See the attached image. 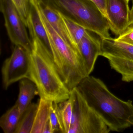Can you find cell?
<instances>
[{
	"mask_svg": "<svg viewBox=\"0 0 133 133\" xmlns=\"http://www.w3.org/2000/svg\"><path fill=\"white\" fill-rule=\"evenodd\" d=\"M76 88L110 131L120 132L133 127L131 100L119 98L102 80L90 75L84 78Z\"/></svg>",
	"mask_w": 133,
	"mask_h": 133,
	"instance_id": "obj_1",
	"label": "cell"
},
{
	"mask_svg": "<svg viewBox=\"0 0 133 133\" xmlns=\"http://www.w3.org/2000/svg\"><path fill=\"white\" fill-rule=\"evenodd\" d=\"M31 40L29 78L36 85L40 98L58 103L67 100L71 91L61 78L52 55L38 39Z\"/></svg>",
	"mask_w": 133,
	"mask_h": 133,
	"instance_id": "obj_2",
	"label": "cell"
},
{
	"mask_svg": "<svg viewBox=\"0 0 133 133\" xmlns=\"http://www.w3.org/2000/svg\"><path fill=\"white\" fill-rule=\"evenodd\" d=\"M38 2L36 5L49 36L53 59L61 78L71 91L89 76L84 61L78 50L65 42L51 26Z\"/></svg>",
	"mask_w": 133,
	"mask_h": 133,
	"instance_id": "obj_3",
	"label": "cell"
},
{
	"mask_svg": "<svg viewBox=\"0 0 133 133\" xmlns=\"http://www.w3.org/2000/svg\"><path fill=\"white\" fill-rule=\"evenodd\" d=\"M61 15L98 35L100 38H111L104 15L91 0H40Z\"/></svg>",
	"mask_w": 133,
	"mask_h": 133,
	"instance_id": "obj_4",
	"label": "cell"
},
{
	"mask_svg": "<svg viewBox=\"0 0 133 133\" xmlns=\"http://www.w3.org/2000/svg\"><path fill=\"white\" fill-rule=\"evenodd\" d=\"M72 118L68 133H108L110 131L75 87L71 91Z\"/></svg>",
	"mask_w": 133,
	"mask_h": 133,
	"instance_id": "obj_5",
	"label": "cell"
},
{
	"mask_svg": "<svg viewBox=\"0 0 133 133\" xmlns=\"http://www.w3.org/2000/svg\"><path fill=\"white\" fill-rule=\"evenodd\" d=\"M101 42L100 56L106 58L111 68L121 75L122 81H133V45L112 38L101 39Z\"/></svg>",
	"mask_w": 133,
	"mask_h": 133,
	"instance_id": "obj_6",
	"label": "cell"
},
{
	"mask_svg": "<svg viewBox=\"0 0 133 133\" xmlns=\"http://www.w3.org/2000/svg\"><path fill=\"white\" fill-rule=\"evenodd\" d=\"M0 10L3 15L5 26L11 42L30 53L33 44L21 16L12 0H0Z\"/></svg>",
	"mask_w": 133,
	"mask_h": 133,
	"instance_id": "obj_7",
	"label": "cell"
},
{
	"mask_svg": "<svg viewBox=\"0 0 133 133\" xmlns=\"http://www.w3.org/2000/svg\"><path fill=\"white\" fill-rule=\"evenodd\" d=\"M30 52L21 46L15 45L10 57L4 62L1 70L3 86L7 90L12 84L29 78Z\"/></svg>",
	"mask_w": 133,
	"mask_h": 133,
	"instance_id": "obj_8",
	"label": "cell"
},
{
	"mask_svg": "<svg viewBox=\"0 0 133 133\" xmlns=\"http://www.w3.org/2000/svg\"><path fill=\"white\" fill-rule=\"evenodd\" d=\"M128 0H105L106 17L109 29L118 36L129 27Z\"/></svg>",
	"mask_w": 133,
	"mask_h": 133,
	"instance_id": "obj_9",
	"label": "cell"
},
{
	"mask_svg": "<svg viewBox=\"0 0 133 133\" xmlns=\"http://www.w3.org/2000/svg\"><path fill=\"white\" fill-rule=\"evenodd\" d=\"M77 47L89 75L93 71L98 57L101 56V39L95 38L89 32L77 44Z\"/></svg>",
	"mask_w": 133,
	"mask_h": 133,
	"instance_id": "obj_10",
	"label": "cell"
},
{
	"mask_svg": "<svg viewBox=\"0 0 133 133\" xmlns=\"http://www.w3.org/2000/svg\"><path fill=\"white\" fill-rule=\"evenodd\" d=\"M36 2H33V6L27 21V27L28 29L31 39L34 38L38 39L45 46L52 56L49 36L39 16L36 5Z\"/></svg>",
	"mask_w": 133,
	"mask_h": 133,
	"instance_id": "obj_11",
	"label": "cell"
},
{
	"mask_svg": "<svg viewBox=\"0 0 133 133\" xmlns=\"http://www.w3.org/2000/svg\"><path fill=\"white\" fill-rule=\"evenodd\" d=\"M38 4L45 17L57 33L65 42L77 50L62 15L45 5L40 0Z\"/></svg>",
	"mask_w": 133,
	"mask_h": 133,
	"instance_id": "obj_12",
	"label": "cell"
},
{
	"mask_svg": "<svg viewBox=\"0 0 133 133\" xmlns=\"http://www.w3.org/2000/svg\"><path fill=\"white\" fill-rule=\"evenodd\" d=\"M19 86V95L15 104L18 107L22 115L32 103V100L36 95H38L39 92L36 84L29 78L21 80Z\"/></svg>",
	"mask_w": 133,
	"mask_h": 133,
	"instance_id": "obj_13",
	"label": "cell"
},
{
	"mask_svg": "<svg viewBox=\"0 0 133 133\" xmlns=\"http://www.w3.org/2000/svg\"><path fill=\"white\" fill-rule=\"evenodd\" d=\"M22 115L17 104L12 107L0 118V127L4 133H15Z\"/></svg>",
	"mask_w": 133,
	"mask_h": 133,
	"instance_id": "obj_14",
	"label": "cell"
},
{
	"mask_svg": "<svg viewBox=\"0 0 133 133\" xmlns=\"http://www.w3.org/2000/svg\"><path fill=\"white\" fill-rule=\"evenodd\" d=\"M51 102L40 98L31 133H43L45 126L49 120Z\"/></svg>",
	"mask_w": 133,
	"mask_h": 133,
	"instance_id": "obj_15",
	"label": "cell"
},
{
	"mask_svg": "<svg viewBox=\"0 0 133 133\" xmlns=\"http://www.w3.org/2000/svg\"><path fill=\"white\" fill-rule=\"evenodd\" d=\"M56 110L59 120L61 133H68L73 111V103L70 96L67 100L57 103Z\"/></svg>",
	"mask_w": 133,
	"mask_h": 133,
	"instance_id": "obj_16",
	"label": "cell"
},
{
	"mask_svg": "<svg viewBox=\"0 0 133 133\" xmlns=\"http://www.w3.org/2000/svg\"><path fill=\"white\" fill-rule=\"evenodd\" d=\"M38 103H31L22 114L15 133H31Z\"/></svg>",
	"mask_w": 133,
	"mask_h": 133,
	"instance_id": "obj_17",
	"label": "cell"
},
{
	"mask_svg": "<svg viewBox=\"0 0 133 133\" xmlns=\"http://www.w3.org/2000/svg\"><path fill=\"white\" fill-rule=\"evenodd\" d=\"M62 16L66 25L72 40L77 47V44L88 35L89 31L77 23L63 17L62 15Z\"/></svg>",
	"mask_w": 133,
	"mask_h": 133,
	"instance_id": "obj_18",
	"label": "cell"
},
{
	"mask_svg": "<svg viewBox=\"0 0 133 133\" xmlns=\"http://www.w3.org/2000/svg\"><path fill=\"white\" fill-rule=\"evenodd\" d=\"M39 0H12L27 26V21L33 6V2Z\"/></svg>",
	"mask_w": 133,
	"mask_h": 133,
	"instance_id": "obj_19",
	"label": "cell"
},
{
	"mask_svg": "<svg viewBox=\"0 0 133 133\" xmlns=\"http://www.w3.org/2000/svg\"><path fill=\"white\" fill-rule=\"evenodd\" d=\"M57 103L52 102L50 108L49 119L52 133L61 132L60 123L56 110Z\"/></svg>",
	"mask_w": 133,
	"mask_h": 133,
	"instance_id": "obj_20",
	"label": "cell"
},
{
	"mask_svg": "<svg viewBox=\"0 0 133 133\" xmlns=\"http://www.w3.org/2000/svg\"><path fill=\"white\" fill-rule=\"evenodd\" d=\"M116 39L117 41L133 45V27L130 26Z\"/></svg>",
	"mask_w": 133,
	"mask_h": 133,
	"instance_id": "obj_21",
	"label": "cell"
},
{
	"mask_svg": "<svg viewBox=\"0 0 133 133\" xmlns=\"http://www.w3.org/2000/svg\"><path fill=\"white\" fill-rule=\"evenodd\" d=\"M91 1L94 2L97 5L102 12L103 14L106 17L105 0H91Z\"/></svg>",
	"mask_w": 133,
	"mask_h": 133,
	"instance_id": "obj_22",
	"label": "cell"
},
{
	"mask_svg": "<svg viewBox=\"0 0 133 133\" xmlns=\"http://www.w3.org/2000/svg\"><path fill=\"white\" fill-rule=\"evenodd\" d=\"M129 24L130 26L133 25V4L129 12Z\"/></svg>",
	"mask_w": 133,
	"mask_h": 133,
	"instance_id": "obj_23",
	"label": "cell"
},
{
	"mask_svg": "<svg viewBox=\"0 0 133 133\" xmlns=\"http://www.w3.org/2000/svg\"><path fill=\"white\" fill-rule=\"evenodd\" d=\"M132 4H133V0H132Z\"/></svg>",
	"mask_w": 133,
	"mask_h": 133,
	"instance_id": "obj_24",
	"label": "cell"
},
{
	"mask_svg": "<svg viewBox=\"0 0 133 133\" xmlns=\"http://www.w3.org/2000/svg\"><path fill=\"white\" fill-rule=\"evenodd\" d=\"M128 1H130V0H128Z\"/></svg>",
	"mask_w": 133,
	"mask_h": 133,
	"instance_id": "obj_25",
	"label": "cell"
}]
</instances>
